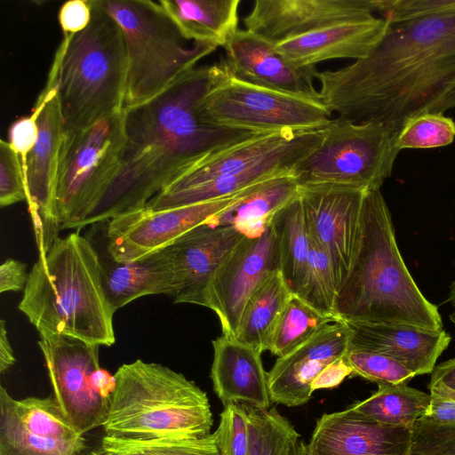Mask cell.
I'll list each match as a JSON object with an SVG mask.
<instances>
[{
	"mask_svg": "<svg viewBox=\"0 0 455 455\" xmlns=\"http://www.w3.org/2000/svg\"><path fill=\"white\" fill-rule=\"evenodd\" d=\"M387 20L365 58L316 71L322 102L339 117L399 132L410 119L455 109V0H377Z\"/></svg>",
	"mask_w": 455,
	"mask_h": 455,
	"instance_id": "obj_1",
	"label": "cell"
},
{
	"mask_svg": "<svg viewBox=\"0 0 455 455\" xmlns=\"http://www.w3.org/2000/svg\"><path fill=\"white\" fill-rule=\"evenodd\" d=\"M213 74L214 64L197 66L157 96L123 109L119 172L77 230L146 207L197 161L256 134L201 118L199 105Z\"/></svg>",
	"mask_w": 455,
	"mask_h": 455,
	"instance_id": "obj_2",
	"label": "cell"
},
{
	"mask_svg": "<svg viewBox=\"0 0 455 455\" xmlns=\"http://www.w3.org/2000/svg\"><path fill=\"white\" fill-rule=\"evenodd\" d=\"M334 315L340 322L443 330L437 307L422 294L401 256L380 190L365 194L358 248Z\"/></svg>",
	"mask_w": 455,
	"mask_h": 455,
	"instance_id": "obj_3",
	"label": "cell"
},
{
	"mask_svg": "<svg viewBox=\"0 0 455 455\" xmlns=\"http://www.w3.org/2000/svg\"><path fill=\"white\" fill-rule=\"evenodd\" d=\"M19 309L39 335H65L100 347L116 343L115 311L104 290L99 255L78 231L58 236L39 254Z\"/></svg>",
	"mask_w": 455,
	"mask_h": 455,
	"instance_id": "obj_4",
	"label": "cell"
},
{
	"mask_svg": "<svg viewBox=\"0 0 455 455\" xmlns=\"http://www.w3.org/2000/svg\"><path fill=\"white\" fill-rule=\"evenodd\" d=\"M116 386L102 427L105 435L194 439L211 434L208 396L182 373L138 359L115 373Z\"/></svg>",
	"mask_w": 455,
	"mask_h": 455,
	"instance_id": "obj_5",
	"label": "cell"
},
{
	"mask_svg": "<svg viewBox=\"0 0 455 455\" xmlns=\"http://www.w3.org/2000/svg\"><path fill=\"white\" fill-rule=\"evenodd\" d=\"M88 27L64 35L51 69L67 131L85 129L124 109L127 82V53L117 21L100 4L89 0Z\"/></svg>",
	"mask_w": 455,
	"mask_h": 455,
	"instance_id": "obj_6",
	"label": "cell"
},
{
	"mask_svg": "<svg viewBox=\"0 0 455 455\" xmlns=\"http://www.w3.org/2000/svg\"><path fill=\"white\" fill-rule=\"evenodd\" d=\"M99 2L117 21L124 37L127 82L124 108L157 96L218 48L185 38L159 1Z\"/></svg>",
	"mask_w": 455,
	"mask_h": 455,
	"instance_id": "obj_7",
	"label": "cell"
},
{
	"mask_svg": "<svg viewBox=\"0 0 455 455\" xmlns=\"http://www.w3.org/2000/svg\"><path fill=\"white\" fill-rule=\"evenodd\" d=\"M397 133L381 123H355L338 116L325 127L320 145L295 165L291 174L299 187L379 190L400 152L395 147Z\"/></svg>",
	"mask_w": 455,
	"mask_h": 455,
	"instance_id": "obj_8",
	"label": "cell"
},
{
	"mask_svg": "<svg viewBox=\"0 0 455 455\" xmlns=\"http://www.w3.org/2000/svg\"><path fill=\"white\" fill-rule=\"evenodd\" d=\"M199 114L209 124L256 133L316 130L333 119L321 100L243 81L223 59L214 64L212 83Z\"/></svg>",
	"mask_w": 455,
	"mask_h": 455,
	"instance_id": "obj_9",
	"label": "cell"
},
{
	"mask_svg": "<svg viewBox=\"0 0 455 455\" xmlns=\"http://www.w3.org/2000/svg\"><path fill=\"white\" fill-rule=\"evenodd\" d=\"M124 145L123 111L85 129L66 132L55 184L60 230L78 229L116 179Z\"/></svg>",
	"mask_w": 455,
	"mask_h": 455,
	"instance_id": "obj_10",
	"label": "cell"
},
{
	"mask_svg": "<svg viewBox=\"0 0 455 455\" xmlns=\"http://www.w3.org/2000/svg\"><path fill=\"white\" fill-rule=\"evenodd\" d=\"M279 251L271 221L256 235H243L224 259L196 305L212 310L222 335L235 339L243 309L260 284L279 270Z\"/></svg>",
	"mask_w": 455,
	"mask_h": 455,
	"instance_id": "obj_11",
	"label": "cell"
},
{
	"mask_svg": "<svg viewBox=\"0 0 455 455\" xmlns=\"http://www.w3.org/2000/svg\"><path fill=\"white\" fill-rule=\"evenodd\" d=\"M38 346L44 355L53 396L62 412L84 435L102 427L111 400L93 388L92 376L100 368V346L65 335H40Z\"/></svg>",
	"mask_w": 455,
	"mask_h": 455,
	"instance_id": "obj_12",
	"label": "cell"
},
{
	"mask_svg": "<svg viewBox=\"0 0 455 455\" xmlns=\"http://www.w3.org/2000/svg\"><path fill=\"white\" fill-rule=\"evenodd\" d=\"M248 188L195 204L159 211L144 207L119 214L106 221V248L119 263L140 259L167 248L192 229L210 223Z\"/></svg>",
	"mask_w": 455,
	"mask_h": 455,
	"instance_id": "obj_13",
	"label": "cell"
},
{
	"mask_svg": "<svg viewBox=\"0 0 455 455\" xmlns=\"http://www.w3.org/2000/svg\"><path fill=\"white\" fill-rule=\"evenodd\" d=\"M35 108L39 111L38 138L28 156L24 172L28 212L38 252L43 254L60 231L55 210V184L60 151L67 132L52 69Z\"/></svg>",
	"mask_w": 455,
	"mask_h": 455,
	"instance_id": "obj_14",
	"label": "cell"
},
{
	"mask_svg": "<svg viewBox=\"0 0 455 455\" xmlns=\"http://www.w3.org/2000/svg\"><path fill=\"white\" fill-rule=\"evenodd\" d=\"M299 188L309 239L327 255L339 291L358 248L367 191L338 185Z\"/></svg>",
	"mask_w": 455,
	"mask_h": 455,
	"instance_id": "obj_15",
	"label": "cell"
},
{
	"mask_svg": "<svg viewBox=\"0 0 455 455\" xmlns=\"http://www.w3.org/2000/svg\"><path fill=\"white\" fill-rule=\"evenodd\" d=\"M325 127L256 133L197 161L163 190H181L266 165L291 172L301 159L320 145Z\"/></svg>",
	"mask_w": 455,
	"mask_h": 455,
	"instance_id": "obj_16",
	"label": "cell"
},
{
	"mask_svg": "<svg viewBox=\"0 0 455 455\" xmlns=\"http://www.w3.org/2000/svg\"><path fill=\"white\" fill-rule=\"evenodd\" d=\"M375 13L376 0H256L243 21L247 30L275 45Z\"/></svg>",
	"mask_w": 455,
	"mask_h": 455,
	"instance_id": "obj_17",
	"label": "cell"
},
{
	"mask_svg": "<svg viewBox=\"0 0 455 455\" xmlns=\"http://www.w3.org/2000/svg\"><path fill=\"white\" fill-rule=\"evenodd\" d=\"M349 342L350 331L339 321L327 324L286 355L277 357L267 372L271 402L288 407L307 403L315 379L328 364L346 355Z\"/></svg>",
	"mask_w": 455,
	"mask_h": 455,
	"instance_id": "obj_18",
	"label": "cell"
},
{
	"mask_svg": "<svg viewBox=\"0 0 455 455\" xmlns=\"http://www.w3.org/2000/svg\"><path fill=\"white\" fill-rule=\"evenodd\" d=\"M411 430L380 424L351 407L323 413L316 421L308 455H406Z\"/></svg>",
	"mask_w": 455,
	"mask_h": 455,
	"instance_id": "obj_19",
	"label": "cell"
},
{
	"mask_svg": "<svg viewBox=\"0 0 455 455\" xmlns=\"http://www.w3.org/2000/svg\"><path fill=\"white\" fill-rule=\"evenodd\" d=\"M225 61L245 82L291 94L321 100L314 85L315 67L296 68L275 45L247 29H238L225 45Z\"/></svg>",
	"mask_w": 455,
	"mask_h": 455,
	"instance_id": "obj_20",
	"label": "cell"
},
{
	"mask_svg": "<svg viewBox=\"0 0 455 455\" xmlns=\"http://www.w3.org/2000/svg\"><path fill=\"white\" fill-rule=\"evenodd\" d=\"M228 226L204 224L167 247L175 267V303L195 304L224 259L243 236Z\"/></svg>",
	"mask_w": 455,
	"mask_h": 455,
	"instance_id": "obj_21",
	"label": "cell"
},
{
	"mask_svg": "<svg viewBox=\"0 0 455 455\" xmlns=\"http://www.w3.org/2000/svg\"><path fill=\"white\" fill-rule=\"evenodd\" d=\"M387 20L376 15L343 22L275 44L276 51L296 68L315 67L335 59L365 58L382 40Z\"/></svg>",
	"mask_w": 455,
	"mask_h": 455,
	"instance_id": "obj_22",
	"label": "cell"
},
{
	"mask_svg": "<svg viewBox=\"0 0 455 455\" xmlns=\"http://www.w3.org/2000/svg\"><path fill=\"white\" fill-rule=\"evenodd\" d=\"M344 323L350 331L348 348L388 355L416 376L431 373L451 340L443 329L431 331L403 324Z\"/></svg>",
	"mask_w": 455,
	"mask_h": 455,
	"instance_id": "obj_23",
	"label": "cell"
},
{
	"mask_svg": "<svg viewBox=\"0 0 455 455\" xmlns=\"http://www.w3.org/2000/svg\"><path fill=\"white\" fill-rule=\"evenodd\" d=\"M212 347L211 379L224 406L235 403L269 409L267 372L261 352L223 335L212 341Z\"/></svg>",
	"mask_w": 455,
	"mask_h": 455,
	"instance_id": "obj_24",
	"label": "cell"
},
{
	"mask_svg": "<svg viewBox=\"0 0 455 455\" xmlns=\"http://www.w3.org/2000/svg\"><path fill=\"white\" fill-rule=\"evenodd\" d=\"M94 247L100 262L104 290L115 312L144 296L164 294L175 297L176 273L167 248L135 261L119 263L110 256L107 248Z\"/></svg>",
	"mask_w": 455,
	"mask_h": 455,
	"instance_id": "obj_25",
	"label": "cell"
},
{
	"mask_svg": "<svg viewBox=\"0 0 455 455\" xmlns=\"http://www.w3.org/2000/svg\"><path fill=\"white\" fill-rule=\"evenodd\" d=\"M299 188L291 172L278 174L249 188L209 224L233 227L244 235H256L299 196Z\"/></svg>",
	"mask_w": 455,
	"mask_h": 455,
	"instance_id": "obj_26",
	"label": "cell"
},
{
	"mask_svg": "<svg viewBox=\"0 0 455 455\" xmlns=\"http://www.w3.org/2000/svg\"><path fill=\"white\" fill-rule=\"evenodd\" d=\"M159 3L189 41L225 47L239 29L240 0H161Z\"/></svg>",
	"mask_w": 455,
	"mask_h": 455,
	"instance_id": "obj_27",
	"label": "cell"
},
{
	"mask_svg": "<svg viewBox=\"0 0 455 455\" xmlns=\"http://www.w3.org/2000/svg\"><path fill=\"white\" fill-rule=\"evenodd\" d=\"M292 292L279 270L271 274L248 300L234 339L260 351L268 349L277 323Z\"/></svg>",
	"mask_w": 455,
	"mask_h": 455,
	"instance_id": "obj_28",
	"label": "cell"
},
{
	"mask_svg": "<svg viewBox=\"0 0 455 455\" xmlns=\"http://www.w3.org/2000/svg\"><path fill=\"white\" fill-rule=\"evenodd\" d=\"M272 222L278 243L279 271L292 294L299 296L307 274L311 248L299 196L281 210Z\"/></svg>",
	"mask_w": 455,
	"mask_h": 455,
	"instance_id": "obj_29",
	"label": "cell"
},
{
	"mask_svg": "<svg viewBox=\"0 0 455 455\" xmlns=\"http://www.w3.org/2000/svg\"><path fill=\"white\" fill-rule=\"evenodd\" d=\"M13 398L0 386V455H91L86 439L60 440L27 430L19 420Z\"/></svg>",
	"mask_w": 455,
	"mask_h": 455,
	"instance_id": "obj_30",
	"label": "cell"
},
{
	"mask_svg": "<svg viewBox=\"0 0 455 455\" xmlns=\"http://www.w3.org/2000/svg\"><path fill=\"white\" fill-rule=\"evenodd\" d=\"M429 403V394L407 383H379L371 395L350 407L380 424L411 430L426 415Z\"/></svg>",
	"mask_w": 455,
	"mask_h": 455,
	"instance_id": "obj_31",
	"label": "cell"
},
{
	"mask_svg": "<svg viewBox=\"0 0 455 455\" xmlns=\"http://www.w3.org/2000/svg\"><path fill=\"white\" fill-rule=\"evenodd\" d=\"M243 406L248 415L249 455H308L299 434L276 407Z\"/></svg>",
	"mask_w": 455,
	"mask_h": 455,
	"instance_id": "obj_32",
	"label": "cell"
},
{
	"mask_svg": "<svg viewBox=\"0 0 455 455\" xmlns=\"http://www.w3.org/2000/svg\"><path fill=\"white\" fill-rule=\"evenodd\" d=\"M335 322L339 321L334 315L322 313L299 296L292 295L277 323L267 350L277 357L284 356Z\"/></svg>",
	"mask_w": 455,
	"mask_h": 455,
	"instance_id": "obj_33",
	"label": "cell"
},
{
	"mask_svg": "<svg viewBox=\"0 0 455 455\" xmlns=\"http://www.w3.org/2000/svg\"><path fill=\"white\" fill-rule=\"evenodd\" d=\"M105 455H220L215 434L194 439H135L104 435Z\"/></svg>",
	"mask_w": 455,
	"mask_h": 455,
	"instance_id": "obj_34",
	"label": "cell"
},
{
	"mask_svg": "<svg viewBox=\"0 0 455 455\" xmlns=\"http://www.w3.org/2000/svg\"><path fill=\"white\" fill-rule=\"evenodd\" d=\"M12 404L19 420L31 433L60 440L83 436L66 418L53 395L13 398Z\"/></svg>",
	"mask_w": 455,
	"mask_h": 455,
	"instance_id": "obj_35",
	"label": "cell"
},
{
	"mask_svg": "<svg viewBox=\"0 0 455 455\" xmlns=\"http://www.w3.org/2000/svg\"><path fill=\"white\" fill-rule=\"evenodd\" d=\"M455 140V121L441 113L422 114L407 121L399 130V149H427L445 147Z\"/></svg>",
	"mask_w": 455,
	"mask_h": 455,
	"instance_id": "obj_36",
	"label": "cell"
},
{
	"mask_svg": "<svg viewBox=\"0 0 455 455\" xmlns=\"http://www.w3.org/2000/svg\"><path fill=\"white\" fill-rule=\"evenodd\" d=\"M310 243L307 274L299 297L318 311L335 316L338 291L330 260L314 242L310 240Z\"/></svg>",
	"mask_w": 455,
	"mask_h": 455,
	"instance_id": "obj_37",
	"label": "cell"
},
{
	"mask_svg": "<svg viewBox=\"0 0 455 455\" xmlns=\"http://www.w3.org/2000/svg\"><path fill=\"white\" fill-rule=\"evenodd\" d=\"M345 358L353 375L379 383H408L416 375L397 360L372 351L348 348Z\"/></svg>",
	"mask_w": 455,
	"mask_h": 455,
	"instance_id": "obj_38",
	"label": "cell"
},
{
	"mask_svg": "<svg viewBox=\"0 0 455 455\" xmlns=\"http://www.w3.org/2000/svg\"><path fill=\"white\" fill-rule=\"evenodd\" d=\"M214 434L220 455H249L248 415L243 403L224 406Z\"/></svg>",
	"mask_w": 455,
	"mask_h": 455,
	"instance_id": "obj_39",
	"label": "cell"
},
{
	"mask_svg": "<svg viewBox=\"0 0 455 455\" xmlns=\"http://www.w3.org/2000/svg\"><path fill=\"white\" fill-rule=\"evenodd\" d=\"M406 455H455V423L438 424L421 418L411 429Z\"/></svg>",
	"mask_w": 455,
	"mask_h": 455,
	"instance_id": "obj_40",
	"label": "cell"
},
{
	"mask_svg": "<svg viewBox=\"0 0 455 455\" xmlns=\"http://www.w3.org/2000/svg\"><path fill=\"white\" fill-rule=\"evenodd\" d=\"M28 193L23 164L8 141H0V205L10 206L27 201Z\"/></svg>",
	"mask_w": 455,
	"mask_h": 455,
	"instance_id": "obj_41",
	"label": "cell"
},
{
	"mask_svg": "<svg viewBox=\"0 0 455 455\" xmlns=\"http://www.w3.org/2000/svg\"><path fill=\"white\" fill-rule=\"evenodd\" d=\"M38 116L39 111L34 107L30 116L16 120L9 129L8 142L20 156L23 169H25L28 156L34 148L38 138Z\"/></svg>",
	"mask_w": 455,
	"mask_h": 455,
	"instance_id": "obj_42",
	"label": "cell"
},
{
	"mask_svg": "<svg viewBox=\"0 0 455 455\" xmlns=\"http://www.w3.org/2000/svg\"><path fill=\"white\" fill-rule=\"evenodd\" d=\"M92 19L89 0H71L64 3L59 12V21L64 35H74L85 29Z\"/></svg>",
	"mask_w": 455,
	"mask_h": 455,
	"instance_id": "obj_43",
	"label": "cell"
},
{
	"mask_svg": "<svg viewBox=\"0 0 455 455\" xmlns=\"http://www.w3.org/2000/svg\"><path fill=\"white\" fill-rule=\"evenodd\" d=\"M430 403L426 418L438 424L455 423V395L438 385H428Z\"/></svg>",
	"mask_w": 455,
	"mask_h": 455,
	"instance_id": "obj_44",
	"label": "cell"
},
{
	"mask_svg": "<svg viewBox=\"0 0 455 455\" xmlns=\"http://www.w3.org/2000/svg\"><path fill=\"white\" fill-rule=\"evenodd\" d=\"M28 279L27 266L23 262L7 259L0 266V292L25 290Z\"/></svg>",
	"mask_w": 455,
	"mask_h": 455,
	"instance_id": "obj_45",
	"label": "cell"
},
{
	"mask_svg": "<svg viewBox=\"0 0 455 455\" xmlns=\"http://www.w3.org/2000/svg\"><path fill=\"white\" fill-rule=\"evenodd\" d=\"M353 375V369L347 362L345 355L328 364L312 383V392L338 387L348 376Z\"/></svg>",
	"mask_w": 455,
	"mask_h": 455,
	"instance_id": "obj_46",
	"label": "cell"
},
{
	"mask_svg": "<svg viewBox=\"0 0 455 455\" xmlns=\"http://www.w3.org/2000/svg\"><path fill=\"white\" fill-rule=\"evenodd\" d=\"M430 385H439L455 395V357L435 365Z\"/></svg>",
	"mask_w": 455,
	"mask_h": 455,
	"instance_id": "obj_47",
	"label": "cell"
},
{
	"mask_svg": "<svg viewBox=\"0 0 455 455\" xmlns=\"http://www.w3.org/2000/svg\"><path fill=\"white\" fill-rule=\"evenodd\" d=\"M92 383L95 391L102 398L111 400L116 386L115 375L100 367L92 373Z\"/></svg>",
	"mask_w": 455,
	"mask_h": 455,
	"instance_id": "obj_48",
	"label": "cell"
},
{
	"mask_svg": "<svg viewBox=\"0 0 455 455\" xmlns=\"http://www.w3.org/2000/svg\"><path fill=\"white\" fill-rule=\"evenodd\" d=\"M16 362L13 349L8 339L4 320L0 322V372L8 371Z\"/></svg>",
	"mask_w": 455,
	"mask_h": 455,
	"instance_id": "obj_49",
	"label": "cell"
},
{
	"mask_svg": "<svg viewBox=\"0 0 455 455\" xmlns=\"http://www.w3.org/2000/svg\"><path fill=\"white\" fill-rule=\"evenodd\" d=\"M449 301L451 302V304L453 307V311L450 315V319L455 325V281L451 285V291L449 293Z\"/></svg>",
	"mask_w": 455,
	"mask_h": 455,
	"instance_id": "obj_50",
	"label": "cell"
},
{
	"mask_svg": "<svg viewBox=\"0 0 455 455\" xmlns=\"http://www.w3.org/2000/svg\"><path fill=\"white\" fill-rule=\"evenodd\" d=\"M91 455H105L100 449L92 450Z\"/></svg>",
	"mask_w": 455,
	"mask_h": 455,
	"instance_id": "obj_51",
	"label": "cell"
}]
</instances>
